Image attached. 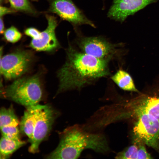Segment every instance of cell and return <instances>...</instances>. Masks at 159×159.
<instances>
[{
  "label": "cell",
  "mask_w": 159,
  "mask_h": 159,
  "mask_svg": "<svg viewBox=\"0 0 159 159\" xmlns=\"http://www.w3.org/2000/svg\"><path fill=\"white\" fill-rule=\"evenodd\" d=\"M66 62L59 70V91L80 89L109 74L108 61L80 52L69 46Z\"/></svg>",
  "instance_id": "1"
},
{
  "label": "cell",
  "mask_w": 159,
  "mask_h": 159,
  "mask_svg": "<svg viewBox=\"0 0 159 159\" xmlns=\"http://www.w3.org/2000/svg\"><path fill=\"white\" fill-rule=\"evenodd\" d=\"M87 149L104 153L110 150L105 136L85 130L83 126L75 125L65 129L60 135L56 148L47 156L48 159H77Z\"/></svg>",
  "instance_id": "2"
},
{
  "label": "cell",
  "mask_w": 159,
  "mask_h": 159,
  "mask_svg": "<svg viewBox=\"0 0 159 159\" xmlns=\"http://www.w3.org/2000/svg\"><path fill=\"white\" fill-rule=\"evenodd\" d=\"M6 97L26 108L39 104L42 92L39 77L34 76L17 79L4 91Z\"/></svg>",
  "instance_id": "3"
},
{
  "label": "cell",
  "mask_w": 159,
  "mask_h": 159,
  "mask_svg": "<svg viewBox=\"0 0 159 159\" xmlns=\"http://www.w3.org/2000/svg\"><path fill=\"white\" fill-rule=\"evenodd\" d=\"M114 113L117 121L135 118L142 114L152 115L159 120V94L144 95L115 104Z\"/></svg>",
  "instance_id": "4"
},
{
  "label": "cell",
  "mask_w": 159,
  "mask_h": 159,
  "mask_svg": "<svg viewBox=\"0 0 159 159\" xmlns=\"http://www.w3.org/2000/svg\"><path fill=\"white\" fill-rule=\"evenodd\" d=\"M34 112V128L29 149L33 153L38 152L40 144L49 134L56 117L54 110L48 105L35 106Z\"/></svg>",
  "instance_id": "5"
},
{
  "label": "cell",
  "mask_w": 159,
  "mask_h": 159,
  "mask_svg": "<svg viewBox=\"0 0 159 159\" xmlns=\"http://www.w3.org/2000/svg\"><path fill=\"white\" fill-rule=\"evenodd\" d=\"M135 118L136 121L133 129L134 141L159 151V120L146 114H140Z\"/></svg>",
  "instance_id": "6"
},
{
  "label": "cell",
  "mask_w": 159,
  "mask_h": 159,
  "mask_svg": "<svg viewBox=\"0 0 159 159\" xmlns=\"http://www.w3.org/2000/svg\"><path fill=\"white\" fill-rule=\"evenodd\" d=\"M77 43L82 52L101 59L109 61L117 53V45L101 37L80 36Z\"/></svg>",
  "instance_id": "7"
},
{
  "label": "cell",
  "mask_w": 159,
  "mask_h": 159,
  "mask_svg": "<svg viewBox=\"0 0 159 159\" xmlns=\"http://www.w3.org/2000/svg\"><path fill=\"white\" fill-rule=\"evenodd\" d=\"M32 59L31 54L25 51L6 55L1 58V73L7 80L17 78L28 69Z\"/></svg>",
  "instance_id": "8"
},
{
  "label": "cell",
  "mask_w": 159,
  "mask_h": 159,
  "mask_svg": "<svg viewBox=\"0 0 159 159\" xmlns=\"http://www.w3.org/2000/svg\"><path fill=\"white\" fill-rule=\"evenodd\" d=\"M50 10L70 22L75 27L87 25L96 27L94 23L85 15L72 0H54L51 4Z\"/></svg>",
  "instance_id": "9"
},
{
  "label": "cell",
  "mask_w": 159,
  "mask_h": 159,
  "mask_svg": "<svg viewBox=\"0 0 159 159\" xmlns=\"http://www.w3.org/2000/svg\"><path fill=\"white\" fill-rule=\"evenodd\" d=\"M158 0H113L107 15L110 19L122 22L129 16L132 15L148 5Z\"/></svg>",
  "instance_id": "10"
},
{
  "label": "cell",
  "mask_w": 159,
  "mask_h": 159,
  "mask_svg": "<svg viewBox=\"0 0 159 159\" xmlns=\"http://www.w3.org/2000/svg\"><path fill=\"white\" fill-rule=\"evenodd\" d=\"M47 18L48 25L46 29L41 32V38L39 39H32L30 44L31 47L37 51H51L59 45L55 34L57 20L53 16H47Z\"/></svg>",
  "instance_id": "11"
},
{
  "label": "cell",
  "mask_w": 159,
  "mask_h": 159,
  "mask_svg": "<svg viewBox=\"0 0 159 159\" xmlns=\"http://www.w3.org/2000/svg\"><path fill=\"white\" fill-rule=\"evenodd\" d=\"M19 123L12 107L1 109L0 128L2 136L10 139H20Z\"/></svg>",
  "instance_id": "12"
},
{
  "label": "cell",
  "mask_w": 159,
  "mask_h": 159,
  "mask_svg": "<svg viewBox=\"0 0 159 159\" xmlns=\"http://www.w3.org/2000/svg\"><path fill=\"white\" fill-rule=\"evenodd\" d=\"M35 122L34 106L26 108L19 123L20 129L31 141Z\"/></svg>",
  "instance_id": "13"
},
{
  "label": "cell",
  "mask_w": 159,
  "mask_h": 159,
  "mask_svg": "<svg viewBox=\"0 0 159 159\" xmlns=\"http://www.w3.org/2000/svg\"><path fill=\"white\" fill-rule=\"evenodd\" d=\"M111 79L120 88L124 90L139 92L131 76L124 70H118L111 77Z\"/></svg>",
  "instance_id": "14"
},
{
  "label": "cell",
  "mask_w": 159,
  "mask_h": 159,
  "mask_svg": "<svg viewBox=\"0 0 159 159\" xmlns=\"http://www.w3.org/2000/svg\"><path fill=\"white\" fill-rule=\"evenodd\" d=\"M25 143L20 139H10L2 136L0 142L1 158H7Z\"/></svg>",
  "instance_id": "15"
},
{
  "label": "cell",
  "mask_w": 159,
  "mask_h": 159,
  "mask_svg": "<svg viewBox=\"0 0 159 159\" xmlns=\"http://www.w3.org/2000/svg\"><path fill=\"white\" fill-rule=\"evenodd\" d=\"M132 145L118 153L115 158L118 159H137L138 144L136 141Z\"/></svg>",
  "instance_id": "16"
},
{
  "label": "cell",
  "mask_w": 159,
  "mask_h": 159,
  "mask_svg": "<svg viewBox=\"0 0 159 159\" xmlns=\"http://www.w3.org/2000/svg\"><path fill=\"white\" fill-rule=\"evenodd\" d=\"M4 36L7 41L14 43L20 39L22 35L16 27L11 26L4 32Z\"/></svg>",
  "instance_id": "17"
},
{
  "label": "cell",
  "mask_w": 159,
  "mask_h": 159,
  "mask_svg": "<svg viewBox=\"0 0 159 159\" xmlns=\"http://www.w3.org/2000/svg\"><path fill=\"white\" fill-rule=\"evenodd\" d=\"M11 6L15 10L28 12L33 11L28 0H8Z\"/></svg>",
  "instance_id": "18"
},
{
  "label": "cell",
  "mask_w": 159,
  "mask_h": 159,
  "mask_svg": "<svg viewBox=\"0 0 159 159\" xmlns=\"http://www.w3.org/2000/svg\"><path fill=\"white\" fill-rule=\"evenodd\" d=\"M137 142L138 144L137 159H148L152 158H153L146 150L144 145V144L140 142Z\"/></svg>",
  "instance_id": "19"
},
{
  "label": "cell",
  "mask_w": 159,
  "mask_h": 159,
  "mask_svg": "<svg viewBox=\"0 0 159 159\" xmlns=\"http://www.w3.org/2000/svg\"><path fill=\"white\" fill-rule=\"evenodd\" d=\"M24 32L26 35L32 37L34 39H39L41 37V32L34 27L26 29Z\"/></svg>",
  "instance_id": "20"
},
{
  "label": "cell",
  "mask_w": 159,
  "mask_h": 159,
  "mask_svg": "<svg viewBox=\"0 0 159 159\" xmlns=\"http://www.w3.org/2000/svg\"><path fill=\"white\" fill-rule=\"evenodd\" d=\"M14 11L6 7L0 6V15L1 17L4 15L12 13Z\"/></svg>",
  "instance_id": "21"
},
{
  "label": "cell",
  "mask_w": 159,
  "mask_h": 159,
  "mask_svg": "<svg viewBox=\"0 0 159 159\" xmlns=\"http://www.w3.org/2000/svg\"><path fill=\"white\" fill-rule=\"evenodd\" d=\"M0 33L2 34L4 32V24L2 19L1 17H0Z\"/></svg>",
  "instance_id": "22"
}]
</instances>
